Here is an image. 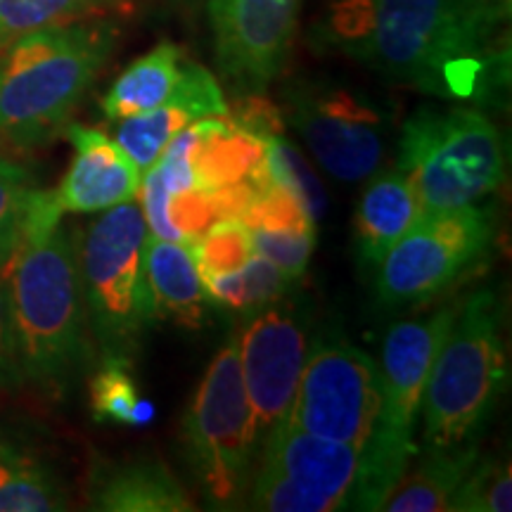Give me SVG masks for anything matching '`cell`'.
<instances>
[{
  "label": "cell",
  "instance_id": "cell-11",
  "mask_svg": "<svg viewBox=\"0 0 512 512\" xmlns=\"http://www.w3.org/2000/svg\"><path fill=\"white\" fill-rule=\"evenodd\" d=\"M361 451L302 432L290 420L268 434L249 486L245 508L268 512L344 510Z\"/></svg>",
  "mask_w": 512,
  "mask_h": 512
},
{
  "label": "cell",
  "instance_id": "cell-18",
  "mask_svg": "<svg viewBox=\"0 0 512 512\" xmlns=\"http://www.w3.org/2000/svg\"><path fill=\"white\" fill-rule=\"evenodd\" d=\"M195 188L216 190L264 176V138L235 124L228 114L192 121L178 131Z\"/></svg>",
  "mask_w": 512,
  "mask_h": 512
},
{
  "label": "cell",
  "instance_id": "cell-27",
  "mask_svg": "<svg viewBox=\"0 0 512 512\" xmlns=\"http://www.w3.org/2000/svg\"><path fill=\"white\" fill-rule=\"evenodd\" d=\"M512 508L510 463L503 456H477L463 482L453 491V512H508Z\"/></svg>",
  "mask_w": 512,
  "mask_h": 512
},
{
  "label": "cell",
  "instance_id": "cell-30",
  "mask_svg": "<svg viewBox=\"0 0 512 512\" xmlns=\"http://www.w3.org/2000/svg\"><path fill=\"white\" fill-rule=\"evenodd\" d=\"M34 190L27 169L0 157V271H5L22 245Z\"/></svg>",
  "mask_w": 512,
  "mask_h": 512
},
{
  "label": "cell",
  "instance_id": "cell-19",
  "mask_svg": "<svg viewBox=\"0 0 512 512\" xmlns=\"http://www.w3.org/2000/svg\"><path fill=\"white\" fill-rule=\"evenodd\" d=\"M145 280L152 318L171 320L188 330H200L209 323L216 306L188 245L150 235L145 245Z\"/></svg>",
  "mask_w": 512,
  "mask_h": 512
},
{
  "label": "cell",
  "instance_id": "cell-4",
  "mask_svg": "<svg viewBox=\"0 0 512 512\" xmlns=\"http://www.w3.org/2000/svg\"><path fill=\"white\" fill-rule=\"evenodd\" d=\"M501 297L489 287L460 299L422 396V448L477 446L508 387Z\"/></svg>",
  "mask_w": 512,
  "mask_h": 512
},
{
  "label": "cell",
  "instance_id": "cell-28",
  "mask_svg": "<svg viewBox=\"0 0 512 512\" xmlns=\"http://www.w3.org/2000/svg\"><path fill=\"white\" fill-rule=\"evenodd\" d=\"M266 145V157H264V174L271 181L283 183L285 188H290L294 195L302 200V204L309 209L313 219H320L325 214V190L316 174L309 169L306 159L297 147H292L283 138V133H273V136L264 138Z\"/></svg>",
  "mask_w": 512,
  "mask_h": 512
},
{
  "label": "cell",
  "instance_id": "cell-23",
  "mask_svg": "<svg viewBox=\"0 0 512 512\" xmlns=\"http://www.w3.org/2000/svg\"><path fill=\"white\" fill-rule=\"evenodd\" d=\"M479 446L446 448V451L422 453L418 465H408L380 510L389 512H441L448 510L453 491L463 482Z\"/></svg>",
  "mask_w": 512,
  "mask_h": 512
},
{
  "label": "cell",
  "instance_id": "cell-3",
  "mask_svg": "<svg viewBox=\"0 0 512 512\" xmlns=\"http://www.w3.org/2000/svg\"><path fill=\"white\" fill-rule=\"evenodd\" d=\"M105 19H76L17 38L0 53V138L17 150L48 145L91 91L117 46Z\"/></svg>",
  "mask_w": 512,
  "mask_h": 512
},
{
  "label": "cell",
  "instance_id": "cell-32",
  "mask_svg": "<svg viewBox=\"0 0 512 512\" xmlns=\"http://www.w3.org/2000/svg\"><path fill=\"white\" fill-rule=\"evenodd\" d=\"M22 387L24 373L19 363L15 323H12L8 275L0 273V394L17 392Z\"/></svg>",
  "mask_w": 512,
  "mask_h": 512
},
{
  "label": "cell",
  "instance_id": "cell-15",
  "mask_svg": "<svg viewBox=\"0 0 512 512\" xmlns=\"http://www.w3.org/2000/svg\"><path fill=\"white\" fill-rule=\"evenodd\" d=\"M221 114H228V102L216 76L200 64L185 60L181 86L174 98L150 112L121 119L114 143L126 152L138 171H147L162 157L178 131L197 119Z\"/></svg>",
  "mask_w": 512,
  "mask_h": 512
},
{
  "label": "cell",
  "instance_id": "cell-20",
  "mask_svg": "<svg viewBox=\"0 0 512 512\" xmlns=\"http://www.w3.org/2000/svg\"><path fill=\"white\" fill-rule=\"evenodd\" d=\"M422 216L418 192L411 178L396 166L382 171L363 190L354 216V245L358 264L366 271H377L406 230Z\"/></svg>",
  "mask_w": 512,
  "mask_h": 512
},
{
  "label": "cell",
  "instance_id": "cell-14",
  "mask_svg": "<svg viewBox=\"0 0 512 512\" xmlns=\"http://www.w3.org/2000/svg\"><path fill=\"white\" fill-rule=\"evenodd\" d=\"M304 0H209L216 62L238 95L264 93L283 74Z\"/></svg>",
  "mask_w": 512,
  "mask_h": 512
},
{
  "label": "cell",
  "instance_id": "cell-8",
  "mask_svg": "<svg viewBox=\"0 0 512 512\" xmlns=\"http://www.w3.org/2000/svg\"><path fill=\"white\" fill-rule=\"evenodd\" d=\"M183 456L214 510L245 508L259 460L252 403L242 380L238 342L211 358L183 418Z\"/></svg>",
  "mask_w": 512,
  "mask_h": 512
},
{
  "label": "cell",
  "instance_id": "cell-13",
  "mask_svg": "<svg viewBox=\"0 0 512 512\" xmlns=\"http://www.w3.org/2000/svg\"><path fill=\"white\" fill-rule=\"evenodd\" d=\"M311 311L294 292L245 316L238 354L252 403L259 448L290 420L294 396L311 349Z\"/></svg>",
  "mask_w": 512,
  "mask_h": 512
},
{
  "label": "cell",
  "instance_id": "cell-31",
  "mask_svg": "<svg viewBox=\"0 0 512 512\" xmlns=\"http://www.w3.org/2000/svg\"><path fill=\"white\" fill-rule=\"evenodd\" d=\"M249 233H252L254 254L278 266L290 280L304 278L316 247V228L249 230Z\"/></svg>",
  "mask_w": 512,
  "mask_h": 512
},
{
  "label": "cell",
  "instance_id": "cell-17",
  "mask_svg": "<svg viewBox=\"0 0 512 512\" xmlns=\"http://www.w3.org/2000/svg\"><path fill=\"white\" fill-rule=\"evenodd\" d=\"M88 501L105 512H190L197 505L164 460L131 456L100 460L88 479Z\"/></svg>",
  "mask_w": 512,
  "mask_h": 512
},
{
  "label": "cell",
  "instance_id": "cell-5",
  "mask_svg": "<svg viewBox=\"0 0 512 512\" xmlns=\"http://www.w3.org/2000/svg\"><path fill=\"white\" fill-rule=\"evenodd\" d=\"M460 299L441 304L430 316L403 318L384 332L380 363V406L361 451L347 508L380 510L384 498L411 465L413 437L434 356L444 342Z\"/></svg>",
  "mask_w": 512,
  "mask_h": 512
},
{
  "label": "cell",
  "instance_id": "cell-22",
  "mask_svg": "<svg viewBox=\"0 0 512 512\" xmlns=\"http://www.w3.org/2000/svg\"><path fill=\"white\" fill-rule=\"evenodd\" d=\"M183 67V50L169 41L159 43L119 74L102 98V112L110 121H121L164 105L181 86Z\"/></svg>",
  "mask_w": 512,
  "mask_h": 512
},
{
  "label": "cell",
  "instance_id": "cell-34",
  "mask_svg": "<svg viewBox=\"0 0 512 512\" xmlns=\"http://www.w3.org/2000/svg\"><path fill=\"white\" fill-rule=\"evenodd\" d=\"M0 273H3V271H0Z\"/></svg>",
  "mask_w": 512,
  "mask_h": 512
},
{
  "label": "cell",
  "instance_id": "cell-33",
  "mask_svg": "<svg viewBox=\"0 0 512 512\" xmlns=\"http://www.w3.org/2000/svg\"><path fill=\"white\" fill-rule=\"evenodd\" d=\"M470 3L477 5L479 10H484L486 15H491V17H496V19H503V22H508L512 0H470Z\"/></svg>",
  "mask_w": 512,
  "mask_h": 512
},
{
  "label": "cell",
  "instance_id": "cell-2",
  "mask_svg": "<svg viewBox=\"0 0 512 512\" xmlns=\"http://www.w3.org/2000/svg\"><path fill=\"white\" fill-rule=\"evenodd\" d=\"M24 384L62 396L95 361L76 240L62 223L27 240L5 266Z\"/></svg>",
  "mask_w": 512,
  "mask_h": 512
},
{
  "label": "cell",
  "instance_id": "cell-7",
  "mask_svg": "<svg viewBox=\"0 0 512 512\" xmlns=\"http://www.w3.org/2000/svg\"><path fill=\"white\" fill-rule=\"evenodd\" d=\"M147 238L143 209L128 200L105 209L76 242L83 302L102 358L131 361L155 323L145 280Z\"/></svg>",
  "mask_w": 512,
  "mask_h": 512
},
{
  "label": "cell",
  "instance_id": "cell-24",
  "mask_svg": "<svg viewBox=\"0 0 512 512\" xmlns=\"http://www.w3.org/2000/svg\"><path fill=\"white\" fill-rule=\"evenodd\" d=\"M202 283L216 309L240 313L242 318L259 311L261 306L278 302L294 287V280L259 254H254L245 266L233 273L204 275Z\"/></svg>",
  "mask_w": 512,
  "mask_h": 512
},
{
  "label": "cell",
  "instance_id": "cell-16",
  "mask_svg": "<svg viewBox=\"0 0 512 512\" xmlns=\"http://www.w3.org/2000/svg\"><path fill=\"white\" fill-rule=\"evenodd\" d=\"M74 145V162L55 190L62 211L95 214L133 200L140 190V171L121 147L95 128L69 124L64 131Z\"/></svg>",
  "mask_w": 512,
  "mask_h": 512
},
{
  "label": "cell",
  "instance_id": "cell-9",
  "mask_svg": "<svg viewBox=\"0 0 512 512\" xmlns=\"http://www.w3.org/2000/svg\"><path fill=\"white\" fill-rule=\"evenodd\" d=\"M494 230V211L479 204L427 211L377 266V299L389 309L432 302L482 264Z\"/></svg>",
  "mask_w": 512,
  "mask_h": 512
},
{
  "label": "cell",
  "instance_id": "cell-12",
  "mask_svg": "<svg viewBox=\"0 0 512 512\" xmlns=\"http://www.w3.org/2000/svg\"><path fill=\"white\" fill-rule=\"evenodd\" d=\"M377 406L380 373L373 356L332 332L311 342L290 413L297 430L363 451Z\"/></svg>",
  "mask_w": 512,
  "mask_h": 512
},
{
  "label": "cell",
  "instance_id": "cell-10",
  "mask_svg": "<svg viewBox=\"0 0 512 512\" xmlns=\"http://www.w3.org/2000/svg\"><path fill=\"white\" fill-rule=\"evenodd\" d=\"M280 114L337 181L361 183L382 169L387 117L366 93L330 79H294L283 88Z\"/></svg>",
  "mask_w": 512,
  "mask_h": 512
},
{
  "label": "cell",
  "instance_id": "cell-25",
  "mask_svg": "<svg viewBox=\"0 0 512 512\" xmlns=\"http://www.w3.org/2000/svg\"><path fill=\"white\" fill-rule=\"evenodd\" d=\"M88 396L98 422L143 427L155 418V406L140 399L128 358H102V366L88 382Z\"/></svg>",
  "mask_w": 512,
  "mask_h": 512
},
{
  "label": "cell",
  "instance_id": "cell-1",
  "mask_svg": "<svg viewBox=\"0 0 512 512\" xmlns=\"http://www.w3.org/2000/svg\"><path fill=\"white\" fill-rule=\"evenodd\" d=\"M505 24L470 0H335L318 34L387 81L479 107L508 86Z\"/></svg>",
  "mask_w": 512,
  "mask_h": 512
},
{
  "label": "cell",
  "instance_id": "cell-21",
  "mask_svg": "<svg viewBox=\"0 0 512 512\" xmlns=\"http://www.w3.org/2000/svg\"><path fill=\"white\" fill-rule=\"evenodd\" d=\"M69 508L67 486L34 446L0 425V512Z\"/></svg>",
  "mask_w": 512,
  "mask_h": 512
},
{
  "label": "cell",
  "instance_id": "cell-6",
  "mask_svg": "<svg viewBox=\"0 0 512 512\" xmlns=\"http://www.w3.org/2000/svg\"><path fill=\"white\" fill-rule=\"evenodd\" d=\"M396 166L413 181L427 214L494 195L508 152L501 128L479 107L427 105L403 124Z\"/></svg>",
  "mask_w": 512,
  "mask_h": 512
},
{
  "label": "cell",
  "instance_id": "cell-29",
  "mask_svg": "<svg viewBox=\"0 0 512 512\" xmlns=\"http://www.w3.org/2000/svg\"><path fill=\"white\" fill-rule=\"evenodd\" d=\"M188 247L202 278L238 271L254 256L252 233L240 219L216 221L200 240Z\"/></svg>",
  "mask_w": 512,
  "mask_h": 512
},
{
  "label": "cell",
  "instance_id": "cell-26",
  "mask_svg": "<svg viewBox=\"0 0 512 512\" xmlns=\"http://www.w3.org/2000/svg\"><path fill=\"white\" fill-rule=\"evenodd\" d=\"M114 3L117 0H0V53L31 31L86 19Z\"/></svg>",
  "mask_w": 512,
  "mask_h": 512
}]
</instances>
